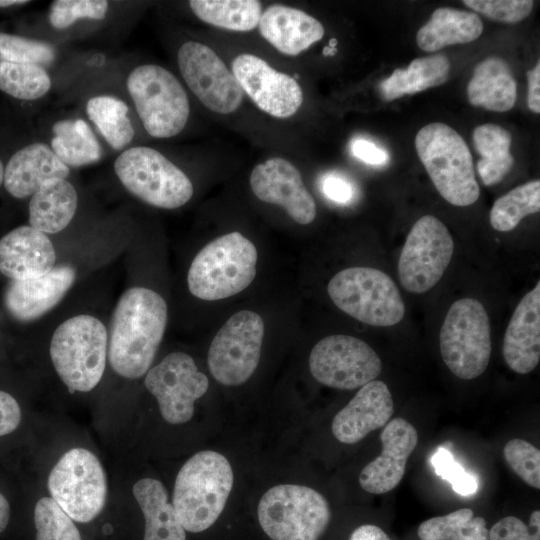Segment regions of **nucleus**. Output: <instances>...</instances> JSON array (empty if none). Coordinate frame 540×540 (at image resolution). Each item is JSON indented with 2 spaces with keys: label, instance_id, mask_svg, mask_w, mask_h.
I'll list each match as a JSON object with an SVG mask.
<instances>
[{
  "label": "nucleus",
  "instance_id": "nucleus-14",
  "mask_svg": "<svg viewBox=\"0 0 540 540\" xmlns=\"http://www.w3.org/2000/svg\"><path fill=\"white\" fill-rule=\"evenodd\" d=\"M264 337L262 317L251 310L233 314L219 329L208 351V367L226 386L245 383L255 372Z\"/></svg>",
  "mask_w": 540,
  "mask_h": 540
},
{
  "label": "nucleus",
  "instance_id": "nucleus-25",
  "mask_svg": "<svg viewBox=\"0 0 540 540\" xmlns=\"http://www.w3.org/2000/svg\"><path fill=\"white\" fill-rule=\"evenodd\" d=\"M66 166L44 143L29 144L9 159L4 168V186L10 195L23 199L32 196L41 185L52 178L66 179Z\"/></svg>",
  "mask_w": 540,
  "mask_h": 540
},
{
  "label": "nucleus",
  "instance_id": "nucleus-19",
  "mask_svg": "<svg viewBox=\"0 0 540 540\" xmlns=\"http://www.w3.org/2000/svg\"><path fill=\"white\" fill-rule=\"evenodd\" d=\"M381 454L359 475L360 486L371 494H385L401 482L409 456L418 443V433L407 420H390L380 434Z\"/></svg>",
  "mask_w": 540,
  "mask_h": 540
},
{
  "label": "nucleus",
  "instance_id": "nucleus-18",
  "mask_svg": "<svg viewBox=\"0 0 540 540\" xmlns=\"http://www.w3.org/2000/svg\"><path fill=\"white\" fill-rule=\"evenodd\" d=\"M249 185L258 200L281 207L300 225H308L316 218V201L297 166L287 158L272 156L256 164Z\"/></svg>",
  "mask_w": 540,
  "mask_h": 540
},
{
  "label": "nucleus",
  "instance_id": "nucleus-11",
  "mask_svg": "<svg viewBox=\"0 0 540 540\" xmlns=\"http://www.w3.org/2000/svg\"><path fill=\"white\" fill-rule=\"evenodd\" d=\"M47 487L51 498L73 520L87 523L103 510L108 494L106 472L90 450H68L51 469Z\"/></svg>",
  "mask_w": 540,
  "mask_h": 540
},
{
  "label": "nucleus",
  "instance_id": "nucleus-32",
  "mask_svg": "<svg viewBox=\"0 0 540 540\" xmlns=\"http://www.w3.org/2000/svg\"><path fill=\"white\" fill-rule=\"evenodd\" d=\"M472 139L481 159L477 163L479 176L486 186L499 183L510 172L514 159L510 153L512 137L497 124H483L473 130Z\"/></svg>",
  "mask_w": 540,
  "mask_h": 540
},
{
  "label": "nucleus",
  "instance_id": "nucleus-5",
  "mask_svg": "<svg viewBox=\"0 0 540 540\" xmlns=\"http://www.w3.org/2000/svg\"><path fill=\"white\" fill-rule=\"evenodd\" d=\"M415 148L439 194L455 206H469L480 195L470 149L462 136L445 123L422 127Z\"/></svg>",
  "mask_w": 540,
  "mask_h": 540
},
{
  "label": "nucleus",
  "instance_id": "nucleus-40",
  "mask_svg": "<svg viewBox=\"0 0 540 540\" xmlns=\"http://www.w3.org/2000/svg\"><path fill=\"white\" fill-rule=\"evenodd\" d=\"M503 456L509 467L526 484L540 489V451L530 442L515 438L503 448Z\"/></svg>",
  "mask_w": 540,
  "mask_h": 540
},
{
  "label": "nucleus",
  "instance_id": "nucleus-45",
  "mask_svg": "<svg viewBox=\"0 0 540 540\" xmlns=\"http://www.w3.org/2000/svg\"><path fill=\"white\" fill-rule=\"evenodd\" d=\"M22 412L17 400L0 390V437L12 433L21 422Z\"/></svg>",
  "mask_w": 540,
  "mask_h": 540
},
{
  "label": "nucleus",
  "instance_id": "nucleus-44",
  "mask_svg": "<svg viewBox=\"0 0 540 540\" xmlns=\"http://www.w3.org/2000/svg\"><path fill=\"white\" fill-rule=\"evenodd\" d=\"M489 540H540V528L528 526L517 517L507 516L492 526Z\"/></svg>",
  "mask_w": 540,
  "mask_h": 540
},
{
  "label": "nucleus",
  "instance_id": "nucleus-33",
  "mask_svg": "<svg viewBox=\"0 0 540 540\" xmlns=\"http://www.w3.org/2000/svg\"><path fill=\"white\" fill-rule=\"evenodd\" d=\"M52 131L51 149L66 166L80 167L100 160L101 146L83 119L57 121Z\"/></svg>",
  "mask_w": 540,
  "mask_h": 540
},
{
  "label": "nucleus",
  "instance_id": "nucleus-1",
  "mask_svg": "<svg viewBox=\"0 0 540 540\" xmlns=\"http://www.w3.org/2000/svg\"><path fill=\"white\" fill-rule=\"evenodd\" d=\"M168 319L164 298L145 287H131L119 298L111 320L109 362L119 376L142 377L150 369Z\"/></svg>",
  "mask_w": 540,
  "mask_h": 540
},
{
  "label": "nucleus",
  "instance_id": "nucleus-46",
  "mask_svg": "<svg viewBox=\"0 0 540 540\" xmlns=\"http://www.w3.org/2000/svg\"><path fill=\"white\" fill-rule=\"evenodd\" d=\"M322 191L327 198L340 204L350 202L354 194L352 184L336 174L325 176L322 181Z\"/></svg>",
  "mask_w": 540,
  "mask_h": 540
},
{
  "label": "nucleus",
  "instance_id": "nucleus-52",
  "mask_svg": "<svg viewBox=\"0 0 540 540\" xmlns=\"http://www.w3.org/2000/svg\"><path fill=\"white\" fill-rule=\"evenodd\" d=\"M3 180H4V166L0 160V186L3 183Z\"/></svg>",
  "mask_w": 540,
  "mask_h": 540
},
{
  "label": "nucleus",
  "instance_id": "nucleus-24",
  "mask_svg": "<svg viewBox=\"0 0 540 540\" xmlns=\"http://www.w3.org/2000/svg\"><path fill=\"white\" fill-rule=\"evenodd\" d=\"M502 355L518 374L530 373L540 360V282L516 306L506 328Z\"/></svg>",
  "mask_w": 540,
  "mask_h": 540
},
{
  "label": "nucleus",
  "instance_id": "nucleus-20",
  "mask_svg": "<svg viewBox=\"0 0 540 540\" xmlns=\"http://www.w3.org/2000/svg\"><path fill=\"white\" fill-rule=\"evenodd\" d=\"M257 31L275 51L294 58L308 51L325 35V28L317 18L282 3L264 7Z\"/></svg>",
  "mask_w": 540,
  "mask_h": 540
},
{
  "label": "nucleus",
  "instance_id": "nucleus-16",
  "mask_svg": "<svg viewBox=\"0 0 540 540\" xmlns=\"http://www.w3.org/2000/svg\"><path fill=\"white\" fill-rule=\"evenodd\" d=\"M309 369L325 386L353 390L375 380L382 370V362L365 341L335 334L321 339L312 348Z\"/></svg>",
  "mask_w": 540,
  "mask_h": 540
},
{
  "label": "nucleus",
  "instance_id": "nucleus-35",
  "mask_svg": "<svg viewBox=\"0 0 540 540\" xmlns=\"http://www.w3.org/2000/svg\"><path fill=\"white\" fill-rule=\"evenodd\" d=\"M417 534L420 540H489L485 519L474 516L470 508L427 519Z\"/></svg>",
  "mask_w": 540,
  "mask_h": 540
},
{
  "label": "nucleus",
  "instance_id": "nucleus-10",
  "mask_svg": "<svg viewBox=\"0 0 540 540\" xmlns=\"http://www.w3.org/2000/svg\"><path fill=\"white\" fill-rule=\"evenodd\" d=\"M439 345L454 375L464 380L480 376L491 355L490 323L483 304L473 298L455 301L442 324Z\"/></svg>",
  "mask_w": 540,
  "mask_h": 540
},
{
  "label": "nucleus",
  "instance_id": "nucleus-7",
  "mask_svg": "<svg viewBox=\"0 0 540 540\" xmlns=\"http://www.w3.org/2000/svg\"><path fill=\"white\" fill-rule=\"evenodd\" d=\"M327 292L340 310L367 325L392 326L405 314L397 285L386 273L375 268L343 269L331 278Z\"/></svg>",
  "mask_w": 540,
  "mask_h": 540
},
{
  "label": "nucleus",
  "instance_id": "nucleus-3",
  "mask_svg": "<svg viewBox=\"0 0 540 540\" xmlns=\"http://www.w3.org/2000/svg\"><path fill=\"white\" fill-rule=\"evenodd\" d=\"M257 258L253 242L238 231L215 238L196 254L189 267L190 293L206 301L240 293L255 278Z\"/></svg>",
  "mask_w": 540,
  "mask_h": 540
},
{
  "label": "nucleus",
  "instance_id": "nucleus-43",
  "mask_svg": "<svg viewBox=\"0 0 540 540\" xmlns=\"http://www.w3.org/2000/svg\"><path fill=\"white\" fill-rule=\"evenodd\" d=\"M431 463L436 474L450 482L454 491L458 494L468 496L477 491L478 482L476 477L466 472L446 448L439 447L433 455Z\"/></svg>",
  "mask_w": 540,
  "mask_h": 540
},
{
  "label": "nucleus",
  "instance_id": "nucleus-13",
  "mask_svg": "<svg viewBox=\"0 0 540 540\" xmlns=\"http://www.w3.org/2000/svg\"><path fill=\"white\" fill-rule=\"evenodd\" d=\"M246 99L260 112L277 120H289L304 104V90L297 78L258 53L241 51L228 61Z\"/></svg>",
  "mask_w": 540,
  "mask_h": 540
},
{
  "label": "nucleus",
  "instance_id": "nucleus-49",
  "mask_svg": "<svg viewBox=\"0 0 540 540\" xmlns=\"http://www.w3.org/2000/svg\"><path fill=\"white\" fill-rule=\"evenodd\" d=\"M349 540H391L378 526L365 524L357 527L350 535Z\"/></svg>",
  "mask_w": 540,
  "mask_h": 540
},
{
  "label": "nucleus",
  "instance_id": "nucleus-39",
  "mask_svg": "<svg viewBox=\"0 0 540 540\" xmlns=\"http://www.w3.org/2000/svg\"><path fill=\"white\" fill-rule=\"evenodd\" d=\"M55 50L49 43L0 32V62L49 65Z\"/></svg>",
  "mask_w": 540,
  "mask_h": 540
},
{
  "label": "nucleus",
  "instance_id": "nucleus-50",
  "mask_svg": "<svg viewBox=\"0 0 540 540\" xmlns=\"http://www.w3.org/2000/svg\"><path fill=\"white\" fill-rule=\"evenodd\" d=\"M10 519V505L5 496L0 493V533L5 530Z\"/></svg>",
  "mask_w": 540,
  "mask_h": 540
},
{
  "label": "nucleus",
  "instance_id": "nucleus-2",
  "mask_svg": "<svg viewBox=\"0 0 540 540\" xmlns=\"http://www.w3.org/2000/svg\"><path fill=\"white\" fill-rule=\"evenodd\" d=\"M233 471L227 458L204 450L189 458L179 470L172 505L185 529L199 533L221 515L233 486Z\"/></svg>",
  "mask_w": 540,
  "mask_h": 540
},
{
  "label": "nucleus",
  "instance_id": "nucleus-12",
  "mask_svg": "<svg viewBox=\"0 0 540 540\" xmlns=\"http://www.w3.org/2000/svg\"><path fill=\"white\" fill-rule=\"evenodd\" d=\"M177 64L185 84L208 111L230 117L241 110L246 96L229 63L213 47L188 40L178 49Z\"/></svg>",
  "mask_w": 540,
  "mask_h": 540
},
{
  "label": "nucleus",
  "instance_id": "nucleus-8",
  "mask_svg": "<svg viewBox=\"0 0 540 540\" xmlns=\"http://www.w3.org/2000/svg\"><path fill=\"white\" fill-rule=\"evenodd\" d=\"M122 185L143 202L161 209H177L190 201V178L158 150L136 146L124 150L114 162Z\"/></svg>",
  "mask_w": 540,
  "mask_h": 540
},
{
  "label": "nucleus",
  "instance_id": "nucleus-15",
  "mask_svg": "<svg viewBox=\"0 0 540 540\" xmlns=\"http://www.w3.org/2000/svg\"><path fill=\"white\" fill-rule=\"evenodd\" d=\"M454 253V241L437 217L419 218L408 233L398 261L402 286L411 293H424L442 278Z\"/></svg>",
  "mask_w": 540,
  "mask_h": 540
},
{
  "label": "nucleus",
  "instance_id": "nucleus-9",
  "mask_svg": "<svg viewBox=\"0 0 540 540\" xmlns=\"http://www.w3.org/2000/svg\"><path fill=\"white\" fill-rule=\"evenodd\" d=\"M258 521L272 540H318L330 521L328 501L316 490L281 484L260 499Z\"/></svg>",
  "mask_w": 540,
  "mask_h": 540
},
{
  "label": "nucleus",
  "instance_id": "nucleus-36",
  "mask_svg": "<svg viewBox=\"0 0 540 540\" xmlns=\"http://www.w3.org/2000/svg\"><path fill=\"white\" fill-rule=\"evenodd\" d=\"M540 210V181L533 180L507 192L493 204L489 220L493 229L508 232L520 221Z\"/></svg>",
  "mask_w": 540,
  "mask_h": 540
},
{
  "label": "nucleus",
  "instance_id": "nucleus-41",
  "mask_svg": "<svg viewBox=\"0 0 540 540\" xmlns=\"http://www.w3.org/2000/svg\"><path fill=\"white\" fill-rule=\"evenodd\" d=\"M108 11L105 0H56L50 6L49 21L56 29H64L76 20L103 19Z\"/></svg>",
  "mask_w": 540,
  "mask_h": 540
},
{
  "label": "nucleus",
  "instance_id": "nucleus-34",
  "mask_svg": "<svg viewBox=\"0 0 540 540\" xmlns=\"http://www.w3.org/2000/svg\"><path fill=\"white\" fill-rule=\"evenodd\" d=\"M86 113L112 148L123 149L133 140L135 132L128 106L121 99L109 95L92 97L86 104Z\"/></svg>",
  "mask_w": 540,
  "mask_h": 540
},
{
  "label": "nucleus",
  "instance_id": "nucleus-42",
  "mask_svg": "<svg viewBox=\"0 0 540 540\" xmlns=\"http://www.w3.org/2000/svg\"><path fill=\"white\" fill-rule=\"evenodd\" d=\"M464 5L494 21L517 23L532 11V0H464Z\"/></svg>",
  "mask_w": 540,
  "mask_h": 540
},
{
  "label": "nucleus",
  "instance_id": "nucleus-48",
  "mask_svg": "<svg viewBox=\"0 0 540 540\" xmlns=\"http://www.w3.org/2000/svg\"><path fill=\"white\" fill-rule=\"evenodd\" d=\"M528 80V108L536 113H540V62L533 69L527 72Z\"/></svg>",
  "mask_w": 540,
  "mask_h": 540
},
{
  "label": "nucleus",
  "instance_id": "nucleus-47",
  "mask_svg": "<svg viewBox=\"0 0 540 540\" xmlns=\"http://www.w3.org/2000/svg\"><path fill=\"white\" fill-rule=\"evenodd\" d=\"M351 153L359 160L370 165H382L388 159L385 150L374 142L357 138L351 142Z\"/></svg>",
  "mask_w": 540,
  "mask_h": 540
},
{
  "label": "nucleus",
  "instance_id": "nucleus-38",
  "mask_svg": "<svg viewBox=\"0 0 540 540\" xmlns=\"http://www.w3.org/2000/svg\"><path fill=\"white\" fill-rule=\"evenodd\" d=\"M34 524L36 540H82L74 521L51 497L36 502Z\"/></svg>",
  "mask_w": 540,
  "mask_h": 540
},
{
  "label": "nucleus",
  "instance_id": "nucleus-29",
  "mask_svg": "<svg viewBox=\"0 0 540 540\" xmlns=\"http://www.w3.org/2000/svg\"><path fill=\"white\" fill-rule=\"evenodd\" d=\"M482 32L483 23L475 12L441 7L418 30L416 42L423 51L435 52L449 45L472 42Z\"/></svg>",
  "mask_w": 540,
  "mask_h": 540
},
{
  "label": "nucleus",
  "instance_id": "nucleus-30",
  "mask_svg": "<svg viewBox=\"0 0 540 540\" xmlns=\"http://www.w3.org/2000/svg\"><path fill=\"white\" fill-rule=\"evenodd\" d=\"M450 62L444 54L415 58L405 69L398 68L380 83L382 97L391 101L407 94H415L444 84L449 75Z\"/></svg>",
  "mask_w": 540,
  "mask_h": 540
},
{
  "label": "nucleus",
  "instance_id": "nucleus-21",
  "mask_svg": "<svg viewBox=\"0 0 540 540\" xmlns=\"http://www.w3.org/2000/svg\"><path fill=\"white\" fill-rule=\"evenodd\" d=\"M75 279V268L62 264L40 277L10 280L4 291V305L18 321L36 320L62 300Z\"/></svg>",
  "mask_w": 540,
  "mask_h": 540
},
{
  "label": "nucleus",
  "instance_id": "nucleus-51",
  "mask_svg": "<svg viewBox=\"0 0 540 540\" xmlns=\"http://www.w3.org/2000/svg\"><path fill=\"white\" fill-rule=\"evenodd\" d=\"M27 0H0V7H11L14 5L27 4Z\"/></svg>",
  "mask_w": 540,
  "mask_h": 540
},
{
  "label": "nucleus",
  "instance_id": "nucleus-6",
  "mask_svg": "<svg viewBox=\"0 0 540 540\" xmlns=\"http://www.w3.org/2000/svg\"><path fill=\"white\" fill-rule=\"evenodd\" d=\"M126 85L151 137L168 139L184 130L190 117V101L172 72L157 64H143L130 72Z\"/></svg>",
  "mask_w": 540,
  "mask_h": 540
},
{
  "label": "nucleus",
  "instance_id": "nucleus-17",
  "mask_svg": "<svg viewBox=\"0 0 540 540\" xmlns=\"http://www.w3.org/2000/svg\"><path fill=\"white\" fill-rule=\"evenodd\" d=\"M147 390L156 398L160 413L170 424H184L193 417L194 403L208 390L207 376L194 359L176 351L166 355L145 376Z\"/></svg>",
  "mask_w": 540,
  "mask_h": 540
},
{
  "label": "nucleus",
  "instance_id": "nucleus-37",
  "mask_svg": "<svg viewBox=\"0 0 540 540\" xmlns=\"http://www.w3.org/2000/svg\"><path fill=\"white\" fill-rule=\"evenodd\" d=\"M51 87L46 70L39 65L0 62V90L21 100H36Z\"/></svg>",
  "mask_w": 540,
  "mask_h": 540
},
{
  "label": "nucleus",
  "instance_id": "nucleus-26",
  "mask_svg": "<svg viewBox=\"0 0 540 540\" xmlns=\"http://www.w3.org/2000/svg\"><path fill=\"white\" fill-rule=\"evenodd\" d=\"M471 105L489 111L506 112L517 99V83L510 66L499 57H489L474 68L467 86Z\"/></svg>",
  "mask_w": 540,
  "mask_h": 540
},
{
  "label": "nucleus",
  "instance_id": "nucleus-4",
  "mask_svg": "<svg viewBox=\"0 0 540 540\" xmlns=\"http://www.w3.org/2000/svg\"><path fill=\"white\" fill-rule=\"evenodd\" d=\"M53 367L70 392H89L101 381L107 362L105 325L87 314L62 322L50 341Z\"/></svg>",
  "mask_w": 540,
  "mask_h": 540
},
{
  "label": "nucleus",
  "instance_id": "nucleus-22",
  "mask_svg": "<svg viewBox=\"0 0 540 540\" xmlns=\"http://www.w3.org/2000/svg\"><path fill=\"white\" fill-rule=\"evenodd\" d=\"M394 413L391 392L383 381L360 387L349 403L333 418L332 433L344 444H354L370 432L384 427Z\"/></svg>",
  "mask_w": 540,
  "mask_h": 540
},
{
  "label": "nucleus",
  "instance_id": "nucleus-28",
  "mask_svg": "<svg viewBox=\"0 0 540 540\" xmlns=\"http://www.w3.org/2000/svg\"><path fill=\"white\" fill-rule=\"evenodd\" d=\"M132 491L145 519L143 540H186V531L161 481L142 478Z\"/></svg>",
  "mask_w": 540,
  "mask_h": 540
},
{
  "label": "nucleus",
  "instance_id": "nucleus-27",
  "mask_svg": "<svg viewBox=\"0 0 540 540\" xmlns=\"http://www.w3.org/2000/svg\"><path fill=\"white\" fill-rule=\"evenodd\" d=\"M77 203V192L68 180L49 179L31 196L29 225L45 234L58 233L73 219Z\"/></svg>",
  "mask_w": 540,
  "mask_h": 540
},
{
  "label": "nucleus",
  "instance_id": "nucleus-23",
  "mask_svg": "<svg viewBox=\"0 0 540 540\" xmlns=\"http://www.w3.org/2000/svg\"><path fill=\"white\" fill-rule=\"evenodd\" d=\"M56 252L47 234L19 226L0 239V272L10 280L40 277L55 267Z\"/></svg>",
  "mask_w": 540,
  "mask_h": 540
},
{
  "label": "nucleus",
  "instance_id": "nucleus-31",
  "mask_svg": "<svg viewBox=\"0 0 540 540\" xmlns=\"http://www.w3.org/2000/svg\"><path fill=\"white\" fill-rule=\"evenodd\" d=\"M188 5L201 22L234 33L257 30L265 7L258 0H191Z\"/></svg>",
  "mask_w": 540,
  "mask_h": 540
}]
</instances>
